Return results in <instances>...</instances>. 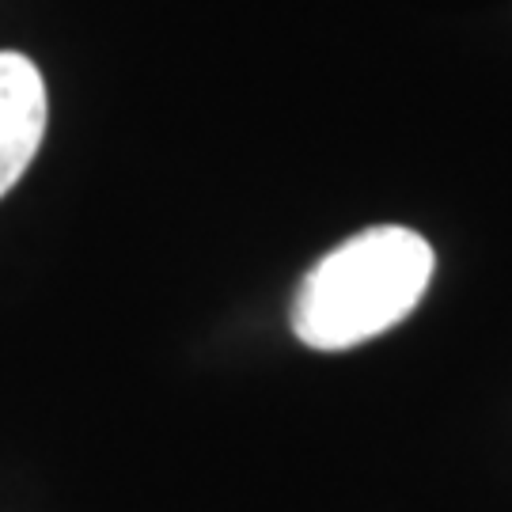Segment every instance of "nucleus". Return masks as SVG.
<instances>
[{"instance_id":"obj_1","label":"nucleus","mask_w":512,"mask_h":512,"mask_svg":"<svg viewBox=\"0 0 512 512\" xmlns=\"http://www.w3.org/2000/svg\"><path fill=\"white\" fill-rule=\"evenodd\" d=\"M433 247L399 224L349 236L319 258L293 300V334L311 349H353L399 327L433 277Z\"/></svg>"},{"instance_id":"obj_2","label":"nucleus","mask_w":512,"mask_h":512,"mask_svg":"<svg viewBox=\"0 0 512 512\" xmlns=\"http://www.w3.org/2000/svg\"><path fill=\"white\" fill-rule=\"evenodd\" d=\"M46 133V84L35 61L0 54V198L23 179Z\"/></svg>"}]
</instances>
